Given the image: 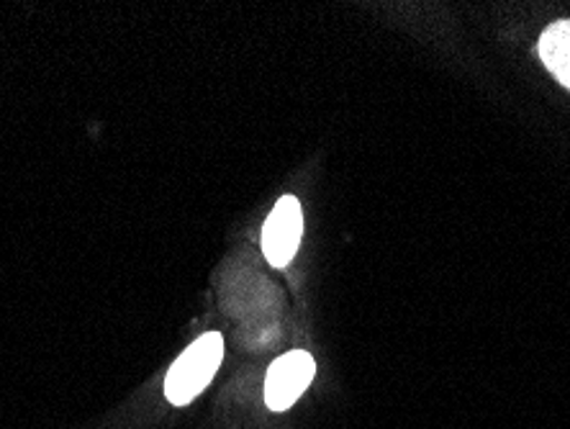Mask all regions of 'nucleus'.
I'll list each match as a JSON object with an SVG mask.
<instances>
[{"label": "nucleus", "instance_id": "1", "mask_svg": "<svg viewBox=\"0 0 570 429\" xmlns=\"http://www.w3.org/2000/svg\"><path fill=\"white\" fill-rule=\"evenodd\" d=\"M224 360V338L219 332H208L198 338L183 355L175 360L165 381V397L175 407H186L198 393H204L214 381L216 370Z\"/></svg>", "mask_w": 570, "mask_h": 429}, {"label": "nucleus", "instance_id": "2", "mask_svg": "<svg viewBox=\"0 0 570 429\" xmlns=\"http://www.w3.org/2000/svg\"><path fill=\"white\" fill-rule=\"evenodd\" d=\"M316 376V363L306 350H291L267 370L265 403L273 411H285L301 399Z\"/></svg>", "mask_w": 570, "mask_h": 429}, {"label": "nucleus", "instance_id": "3", "mask_svg": "<svg viewBox=\"0 0 570 429\" xmlns=\"http://www.w3.org/2000/svg\"><path fill=\"white\" fill-rule=\"evenodd\" d=\"M304 234V208L296 196H283L263 226V252L273 267L291 265Z\"/></svg>", "mask_w": 570, "mask_h": 429}, {"label": "nucleus", "instance_id": "4", "mask_svg": "<svg viewBox=\"0 0 570 429\" xmlns=\"http://www.w3.org/2000/svg\"><path fill=\"white\" fill-rule=\"evenodd\" d=\"M538 52L552 78L570 90V19L550 23L542 31Z\"/></svg>", "mask_w": 570, "mask_h": 429}]
</instances>
